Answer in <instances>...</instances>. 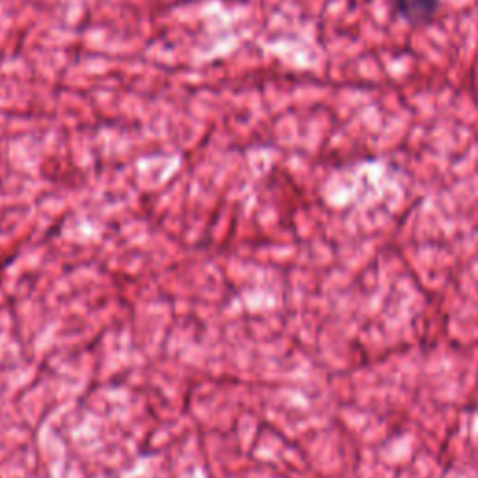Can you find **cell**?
<instances>
[{"mask_svg": "<svg viewBox=\"0 0 478 478\" xmlns=\"http://www.w3.org/2000/svg\"><path fill=\"white\" fill-rule=\"evenodd\" d=\"M402 6L407 17H423L435 12L437 0H402Z\"/></svg>", "mask_w": 478, "mask_h": 478, "instance_id": "6da1fadb", "label": "cell"}]
</instances>
